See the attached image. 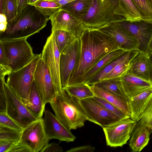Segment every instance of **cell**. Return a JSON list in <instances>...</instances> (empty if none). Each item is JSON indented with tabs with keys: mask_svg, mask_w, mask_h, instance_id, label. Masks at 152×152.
I'll return each instance as SVG.
<instances>
[{
	"mask_svg": "<svg viewBox=\"0 0 152 152\" xmlns=\"http://www.w3.org/2000/svg\"><path fill=\"white\" fill-rule=\"evenodd\" d=\"M79 38V61L66 87L79 85L83 76L98 61L109 53L119 49L108 36L98 30L87 28Z\"/></svg>",
	"mask_w": 152,
	"mask_h": 152,
	"instance_id": "obj_1",
	"label": "cell"
},
{
	"mask_svg": "<svg viewBox=\"0 0 152 152\" xmlns=\"http://www.w3.org/2000/svg\"><path fill=\"white\" fill-rule=\"evenodd\" d=\"M49 20L34 6L28 4L6 30L0 33V40L27 39L43 28Z\"/></svg>",
	"mask_w": 152,
	"mask_h": 152,
	"instance_id": "obj_2",
	"label": "cell"
},
{
	"mask_svg": "<svg viewBox=\"0 0 152 152\" xmlns=\"http://www.w3.org/2000/svg\"><path fill=\"white\" fill-rule=\"evenodd\" d=\"M49 103L56 118L69 130L82 127L87 120L79 100L70 95L64 89L57 94Z\"/></svg>",
	"mask_w": 152,
	"mask_h": 152,
	"instance_id": "obj_3",
	"label": "cell"
},
{
	"mask_svg": "<svg viewBox=\"0 0 152 152\" xmlns=\"http://www.w3.org/2000/svg\"><path fill=\"white\" fill-rule=\"evenodd\" d=\"M118 0H93L87 13L81 18L89 30H96L124 19L114 14Z\"/></svg>",
	"mask_w": 152,
	"mask_h": 152,
	"instance_id": "obj_4",
	"label": "cell"
},
{
	"mask_svg": "<svg viewBox=\"0 0 152 152\" xmlns=\"http://www.w3.org/2000/svg\"><path fill=\"white\" fill-rule=\"evenodd\" d=\"M12 69V72L29 63L35 54L26 38L0 40Z\"/></svg>",
	"mask_w": 152,
	"mask_h": 152,
	"instance_id": "obj_5",
	"label": "cell"
},
{
	"mask_svg": "<svg viewBox=\"0 0 152 152\" xmlns=\"http://www.w3.org/2000/svg\"><path fill=\"white\" fill-rule=\"evenodd\" d=\"M41 54H35L32 61L23 68L8 75V86L22 99L28 96L34 81V75Z\"/></svg>",
	"mask_w": 152,
	"mask_h": 152,
	"instance_id": "obj_6",
	"label": "cell"
},
{
	"mask_svg": "<svg viewBox=\"0 0 152 152\" xmlns=\"http://www.w3.org/2000/svg\"><path fill=\"white\" fill-rule=\"evenodd\" d=\"M60 54L56 44L53 32H51L43 47L41 58L48 69L57 94L64 90L60 72Z\"/></svg>",
	"mask_w": 152,
	"mask_h": 152,
	"instance_id": "obj_7",
	"label": "cell"
},
{
	"mask_svg": "<svg viewBox=\"0 0 152 152\" xmlns=\"http://www.w3.org/2000/svg\"><path fill=\"white\" fill-rule=\"evenodd\" d=\"M87 120L102 128L122 119L108 110L94 97L79 100Z\"/></svg>",
	"mask_w": 152,
	"mask_h": 152,
	"instance_id": "obj_8",
	"label": "cell"
},
{
	"mask_svg": "<svg viewBox=\"0 0 152 152\" xmlns=\"http://www.w3.org/2000/svg\"><path fill=\"white\" fill-rule=\"evenodd\" d=\"M6 113L23 129L37 119L25 106L22 99L15 94L6 82Z\"/></svg>",
	"mask_w": 152,
	"mask_h": 152,
	"instance_id": "obj_9",
	"label": "cell"
},
{
	"mask_svg": "<svg viewBox=\"0 0 152 152\" xmlns=\"http://www.w3.org/2000/svg\"><path fill=\"white\" fill-rule=\"evenodd\" d=\"M49 140L45 133L44 119L42 118L23 129L18 142L27 147L31 152H40Z\"/></svg>",
	"mask_w": 152,
	"mask_h": 152,
	"instance_id": "obj_10",
	"label": "cell"
},
{
	"mask_svg": "<svg viewBox=\"0 0 152 152\" xmlns=\"http://www.w3.org/2000/svg\"><path fill=\"white\" fill-rule=\"evenodd\" d=\"M136 123L130 118H128L102 128L107 145L111 147H121L126 144Z\"/></svg>",
	"mask_w": 152,
	"mask_h": 152,
	"instance_id": "obj_11",
	"label": "cell"
},
{
	"mask_svg": "<svg viewBox=\"0 0 152 152\" xmlns=\"http://www.w3.org/2000/svg\"><path fill=\"white\" fill-rule=\"evenodd\" d=\"M48 18L51 22V32L64 30L80 37L87 29L81 18L61 8Z\"/></svg>",
	"mask_w": 152,
	"mask_h": 152,
	"instance_id": "obj_12",
	"label": "cell"
},
{
	"mask_svg": "<svg viewBox=\"0 0 152 152\" xmlns=\"http://www.w3.org/2000/svg\"><path fill=\"white\" fill-rule=\"evenodd\" d=\"M81 43L79 37H76L60 54V72L63 88L66 87L79 61Z\"/></svg>",
	"mask_w": 152,
	"mask_h": 152,
	"instance_id": "obj_13",
	"label": "cell"
},
{
	"mask_svg": "<svg viewBox=\"0 0 152 152\" xmlns=\"http://www.w3.org/2000/svg\"><path fill=\"white\" fill-rule=\"evenodd\" d=\"M116 23L138 40L140 52L149 56V46L152 39V23L143 20L131 21L124 19Z\"/></svg>",
	"mask_w": 152,
	"mask_h": 152,
	"instance_id": "obj_14",
	"label": "cell"
},
{
	"mask_svg": "<svg viewBox=\"0 0 152 152\" xmlns=\"http://www.w3.org/2000/svg\"><path fill=\"white\" fill-rule=\"evenodd\" d=\"M34 82L45 106L54 99L57 93L48 69L41 57L35 69Z\"/></svg>",
	"mask_w": 152,
	"mask_h": 152,
	"instance_id": "obj_15",
	"label": "cell"
},
{
	"mask_svg": "<svg viewBox=\"0 0 152 152\" xmlns=\"http://www.w3.org/2000/svg\"><path fill=\"white\" fill-rule=\"evenodd\" d=\"M116 22L98 30L108 36L119 49L125 51L138 50L139 43L138 40Z\"/></svg>",
	"mask_w": 152,
	"mask_h": 152,
	"instance_id": "obj_16",
	"label": "cell"
},
{
	"mask_svg": "<svg viewBox=\"0 0 152 152\" xmlns=\"http://www.w3.org/2000/svg\"><path fill=\"white\" fill-rule=\"evenodd\" d=\"M44 127L46 134L50 140L56 139L68 142L74 141L76 137L66 129L48 109L45 110Z\"/></svg>",
	"mask_w": 152,
	"mask_h": 152,
	"instance_id": "obj_17",
	"label": "cell"
},
{
	"mask_svg": "<svg viewBox=\"0 0 152 152\" xmlns=\"http://www.w3.org/2000/svg\"><path fill=\"white\" fill-rule=\"evenodd\" d=\"M120 77L128 101L137 95L152 87V82L145 80L127 72Z\"/></svg>",
	"mask_w": 152,
	"mask_h": 152,
	"instance_id": "obj_18",
	"label": "cell"
},
{
	"mask_svg": "<svg viewBox=\"0 0 152 152\" xmlns=\"http://www.w3.org/2000/svg\"><path fill=\"white\" fill-rule=\"evenodd\" d=\"M151 69L149 56L139 52L131 61L126 72L145 80L152 82L150 77Z\"/></svg>",
	"mask_w": 152,
	"mask_h": 152,
	"instance_id": "obj_19",
	"label": "cell"
},
{
	"mask_svg": "<svg viewBox=\"0 0 152 152\" xmlns=\"http://www.w3.org/2000/svg\"><path fill=\"white\" fill-rule=\"evenodd\" d=\"M87 85L93 93L94 96L103 99L114 105L130 118L131 112L129 101L126 98L94 85Z\"/></svg>",
	"mask_w": 152,
	"mask_h": 152,
	"instance_id": "obj_20",
	"label": "cell"
},
{
	"mask_svg": "<svg viewBox=\"0 0 152 152\" xmlns=\"http://www.w3.org/2000/svg\"><path fill=\"white\" fill-rule=\"evenodd\" d=\"M152 98V87L135 96L129 101L130 118L137 122Z\"/></svg>",
	"mask_w": 152,
	"mask_h": 152,
	"instance_id": "obj_21",
	"label": "cell"
},
{
	"mask_svg": "<svg viewBox=\"0 0 152 152\" xmlns=\"http://www.w3.org/2000/svg\"><path fill=\"white\" fill-rule=\"evenodd\" d=\"M22 100L27 109L37 119L42 118L45 106L43 103L34 81L28 96Z\"/></svg>",
	"mask_w": 152,
	"mask_h": 152,
	"instance_id": "obj_22",
	"label": "cell"
},
{
	"mask_svg": "<svg viewBox=\"0 0 152 152\" xmlns=\"http://www.w3.org/2000/svg\"><path fill=\"white\" fill-rule=\"evenodd\" d=\"M114 14L129 21L142 20V15L132 0H118Z\"/></svg>",
	"mask_w": 152,
	"mask_h": 152,
	"instance_id": "obj_23",
	"label": "cell"
},
{
	"mask_svg": "<svg viewBox=\"0 0 152 152\" xmlns=\"http://www.w3.org/2000/svg\"><path fill=\"white\" fill-rule=\"evenodd\" d=\"M151 133L146 126L134 130L129 141V145L132 151H141L148 144Z\"/></svg>",
	"mask_w": 152,
	"mask_h": 152,
	"instance_id": "obj_24",
	"label": "cell"
},
{
	"mask_svg": "<svg viewBox=\"0 0 152 152\" xmlns=\"http://www.w3.org/2000/svg\"><path fill=\"white\" fill-rule=\"evenodd\" d=\"M125 51L123 50L118 49L108 53L83 76L80 80L79 85L85 84L87 81L96 73L113 60L122 54Z\"/></svg>",
	"mask_w": 152,
	"mask_h": 152,
	"instance_id": "obj_25",
	"label": "cell"
},
{
	"mask_svg": "<svg viewBox=\"0 0 152 152\" xmlns=\"http://www.w3.org/2000/svg\"><path fill=\"white\" fill-rule=\"evenodd\" d=\"M131 51H125L122 54L113 60L97 72L85 83L89 85H91L105 79L114 67L129 56Z\"/></svg>",
	"mask_w": 152,
	"mask_h": 152,
	"instance_id": "obj_26",
	"label": "cell"
},
{
	"mask_svg": "<svg viewBox=\"0 0 152 152\" xmlns=\"http://www.w3.org/2000/svg\"><path fill=\"white\" fill-rule=\"evenodd\" d=\"M93 85L119 95L127 99L120 77L105 79Z\"/></svg>",
	"mask_w": 152,
	"mask_h": 152,
	"instance_id": "obj_27",
	"label": "cell"
},
{
	"mask_svg": "<svg viewBox=\"0 0 152 152\" xmlns=\"http://www.w3.org/2000/svg\"><path fill=\"white\" fill-rule=\"evenodd\" d=\"M93 0H76L61 7V8L80 18L85 15L91 7Z\"/></svg>",
	"mask_w": 152,
	"mask_h": 152,
	"instance_id": "obj_28",
	"label": "cell"
},
{
	"mask_svg": "<svg viewBox=\"0 0 152 152\" xmlns=\"http://www.w3.org/2000/svg\"><path fill=\"white\" fill-rule=\"evenodd\" d=\"M139 52L138 50H131L129 56L118 64L108 75L105 79L121 77L127 71L131 61Z\"/></svg>",
	"mask_w": 152,
	"mask_h": 152,
	"instance_id": "obj_29",
	"label": "cell"
},
{
	"mask_svg": "<svg viewBox=\"0 0 152 152\" xmlns=\"http://www.w3.org/2000/svg\"><path fill=\"white\" fill-rule=\"evenodd\" d=\"M64 89L70 95L79 100L94 96L92 91L85 83L82 85L67 86Z\"/></svg>",
	"mask_w": 152,
	"mask_h": 152,
	"instance_id": "obj_30",
	"label": "cell"
},
{
	"mask_svg": "<svg viewBox=\"0 0 152 152\" xmlns=\"http://www.w3.org/2000/svg\"><path fill=\"white\" fill-rule=\"evenodd\" d=\"M56 44L60 53L77 37L64 30H56L53 31Z\"/></svg>",
	"mask_w": 152,
	"mask_h": 152,
	"instance_id": "obj_31",
	"label": "cell"
},
{
	"mask_svg": "<svg viewBox=\"0 0 152 152\" xmlns=\"http://www.w3.org/2000/svg\"><path fill=\"white\" fill-rule=\"evenodd\" d=\"M32 5L48 17L61 8L59 4L53 0H38Z\"/></svg>",
	"mask_w": 152,
	"mask_h": 152,
	"instance_id": "obj_32",
	"label": "cell"
},
{
	"mask_svg": "<svg viewBox=\"0 0 152 152\" xmlns=\"http://www.w3.org/2000/svg\"><path fill=\"white\" fill-rule=\"evenodd\" d=\"M140 12L142 20L152 23V0H132Z\"/></svg>",
	"mask_w": 152,
	"mask_h": 152,
	"instance_id": "obj_33",
	"label": "cell"
},
{
	"mask_svg": "<svg viewBox=\"0 0 152 152\" xmlns=\"http://www.w3.org/2000/svg\"><path fill=\"white\" fill-rule=\"evenodd\" d=\"M21 131L0 125V140L13 143L18 142Z\"/></svg>",
	"mask_w": 152,
	"mask_h": 152,
	"instance_id": "obj_34",
	"label": "cell"
},
{
	"mask_svg": "<svg viewBox=\"0 0 152 152\" xmlns=\"http://www.w3.org/2000/svg\"><path fill=\"white\" fill-rule=\"evenodd\" d=\"M2 6L1 13L4 14L6 16L8 25L15 18L17 15L15 0H2Z\"/></svg>",
	"mask_w": 152,
	"mask_h": 152,
	"instance_id": "obj_35",
	"label": "cell"
},
{
	"mask_svg": "<svg viewBox=\"0 0 152 152\" xmlns=\"http://www.w3.org/2000/svg\"><path fill=\"white\" fill-rule=\"evenodd\" d=\"M145 126L147 127L152 133V98L140 119L137 122L134 130Z\"/></svg>",
	"mask_w": 152,
	"mask_h": 152,
	"instance_id": "obj_36",
	"label": "cell"
},
{
	"mask_svg": "<svg viewBox=\"0 0 152 152\" xmlns=\"http://www.w3.org/2000/svg\"><path fill=\"white\" fill-rule=\"evenodd\" d=\"M12 72V69L4 48L0 43V77H4Z\"/></svg>",
	"mask_w": 152,
	"mask_h": 152,
	"instance_id": "obj_37",
	"label": "cell"
},
{
	"mask_svg": "<svg viewBox=\"0 0 152 152\" xmlns=\"http://www.w3.org/2000/svg\"><path fill=\"white\" fill-rule=\"evenodd\" d=\"M94 97L108 110L122 119L129 118L123 111L104 99L95 96Z\"/></svg>",
	"mask_w": 152,
	"mask_h": 152,
	"instance_id": "obj_38",
	"label": "cell"
},
{
	"mask_svg": "<svg viewBox=\"0 0 152 152\" xmlns=\"http://www.w3.org/2000/svg\"><path fill=\"white\" fill-rule=\"evenodd\" d=\"M0 125L22 131L23 129L6 112H0Z\"/></svg>",
	"mask_w": 152,
	"mask_h": 152,
	"instance_id": "obj_39",
	"label": "cell"
},
{
	"mask_svg": "<svg viewBox=\"0 0 152 152\" xmlns=\"http://www.w3.org/2000/svg\"><path fill=\"white\" fill-rule=\"evenodd\" d=\"M5 78L0 77V112H6V96L4 88Z\"/></svg>",
	"mask_w": 152,
	"mask_h": 152,
	"instance_id": "obj_40",
	"label": "cell"
},
{
	"mask_svg": "<svg viewBox=\"0 0 152 152\" xmlns=\"http://www.w3.org/2000/svg\"><path fill=\"white\" fill-rule=\"evenodd\" d=\"M63 149L58 144L52 142L45 146L40 152H62Z\"/></svg>",
	"mask_w": 152,
	"mask_h": 152,
	"instance_id": "obj_41",
	"label": "cell"
},
{
	"mask_svg": "<svg viewBox=\"0 0 152 152\" xmlns=\"http://www.w3.org/2000/svg\"><path fill=\"white\" fill-rule=\"evenodd\" d=\"M7 152H31L27 147L19 142L14 143Z\"/></svg>",
	"mask_w": 152,
	"mask_h": 152,
	"instance_id": "obj_42",
	"label": "cell"
},
{
	"mask_svg": "<svg viewBox=\"0 0 152 152\" xmlns=\"http://www.w3.org/2000/svg\"><path fill=\"white\" fill-rule=\"evenodd\" d=\"M95 150V147L87 145L72 148L66 152H93Z\"/></svg>",
	"mask_w": 152,
	"mask_h": 152,
	"instance_id": "obj_43",
	"label": "cell"
},
{
	"mask_svg": "<svg viewBox=\"0 0 152 152\" xmlns=\"http://www.w3.org/2000/svg\"><path fill=\"white\" fill-rule=\"evenodd\" d=\"M15 0L16 3L18 15L22 12L27 5L28 0Z\"/></svg>",
	"mask_w": 152,
	"mask_h": 152,
	"instance_id": "obj_44",
	"label": "cell"
},
{
	"mask_svg": "<svg viewBox=\"0 0 152 152\" xmlns=\"http://www.w3.org/2000/svg\"><path fill=\"white\" fill-rule=\"evenodd\" d=\"M0 33L4 31L6 29L7 25V18L4 14H0Z\"/></svg>",
	"mask_w": 152,
	"mask_h": 152,
	"instance_id": "obj_45",
	"label": "cell"
},
{
	"mask_svg": "<svg viewBox=\"0 0 152 152\" xmlns=\"http://www.w3.org/2000/svg\"><path fill=\"white\" fill-rule=\"evenodd\" d=\"M13 144L6 141L0 140V152H7Z\"/></svg>",
	"mask_w": 152,
	"mask_h": 152,
	"instance_id": "obj_46",
	"label": "cell"
},
{
	"mask_svg": "<svg viewBox=\"0 0 152 152\" xmlns=\"http://www.w3.org/2000/svg\"><path fill=\"white\" fill-rule=\"evenodd\" d=\"M59 4L61 7L63 6L76 0H53Z\"/></svg>",
	"mask_w": 152,
	"mask_h": 152,
	"instance_id": "obj_47",
	"label": "cell"
},
{
	"mask_svg": "<svg viewBox=\"0 0 152 152\" xmlns=\"http://www.w3.org/2000/svg\"><path fill=\"white\" fill-rule=\"evenodd\" d=\"M149 58L150 59V62L151 64V67H152V69H151V81H152V52H151V54L149 55Z\"/></svg>",
	"mask_w": 152,
	"mask_h": 152,
	"instance_id": "obj_48",
	"label": "cell"
},
{
	"mask_svg": "<svg viewBox=\"0 0 152 152\" xmlns=\"http://www.w3.org/2000/svg\"><path fill=\"white\" fill-rule=\"evenodd\" d=\"M38 0H28V4L32 5Z\"/></svg>",
	"mask_w": 152,
	"mask_h": 152,
	"instance_id": "obj_49",
	"label": "cell"
},
{
	"mask_svg": "<svg viewBox=\"0 0 152 152\" xmlns=\"http://www.w3.org/2000/svg\"><path fill=\"white\" fill-rule=\"evenodd\" d=\"M149 49H150V53H151V52H152V39H151V42L150 44Z\"/></svg>",
	"mask_w": 152,
	"mask_h": 152,
	"instance_id": "obj_50",
	"label": "cell"
}]
</instances>
